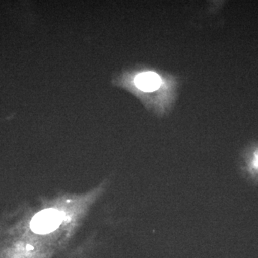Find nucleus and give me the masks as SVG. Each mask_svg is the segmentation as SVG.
<instances>
[{
	"label": "nucleus",
	"instance_id": "2",
	"mask_svg": "<svg viewBox=\"0 0 258 258\" xmlns=\"http://www.w3.org/2000/svg\"><path fill=\"white\" fill-rule=\"evenodd\" d=\"M137 87L145 92H152L160 87V77L154 72L142 73L134 80Z\"/></svg>",
	"mask_w": 258,
	"mask_h": 258
},
{
	"label": "nucleus",
	"instance_id": "1",
	"mask_svg": "<svg viewBox=\"0 0 258 258\" xmlns=\"http://www.w3.org/2000/svg\"><path fill=\"white\" fill-rule=\"evenodd\" d=\"M62 221V213L49 209L37 214L32 219L30 226L36 233L45 234L55 230Z\"/></svg>",
	"mask_w": 258,
	"mask_h": 258
},
{
	"label": "nucleus",
	"instance_id": "3",
	"mask_svg": "<svg viewBox=\"0 0 258 258\" xmlns=\"http://www.w3.org/2000/svg\"><path fill=\"white\" fill-rule=\"evenodd\" d=\"M27 249H28V250H30V249H33V247H32V246L28 245V247H27Z\"/></svg>",
	"mask_w": 258,
	"mask_h": 258
},
{
	"label": "nucleus",
	"instance_id": "4",
	"mask_svg": "<svg viewBox=\"0 0 258 258\" xmlns=\"http://www.w3.org/2000/svg\"><path fill=\"white\" fill-rule=\"evenodd\" d=\"M256 165L258 166V157H257V159H256Z\"/></svg>",
	"mask_w": 258,
	"mask_h": 258
}]
</instances>
